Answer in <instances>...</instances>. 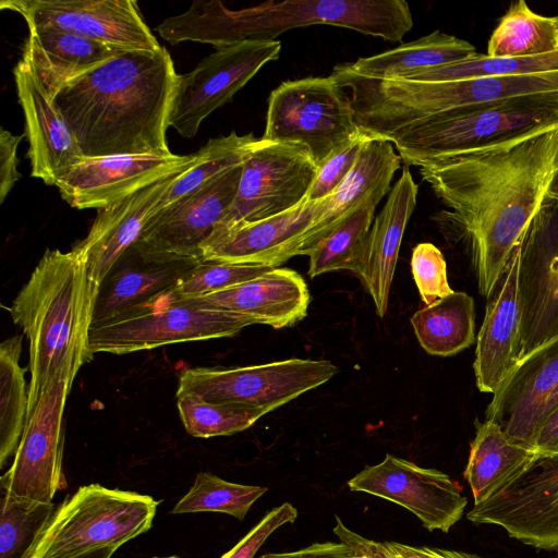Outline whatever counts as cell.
I'll return each mask as SVG.
<instances>
[{"label": "cell", "instance_id": "6da1fadb", "mask_svg": "<svg viewBox=\"0 0 558 558\" xmlns=\"http://www.w3.org/2000/svg\"><path fill=\"white\" fill-rule=\"evenodd\" d=\"M420 173L465 240L488 298L513 252L558 199V123L423 163Z\"/></svg>", "mask_w": 558, "mask_h": 558}, {"label": "cell", "instance_id": "7a4b0ae2", "mask_svg": "<svg viewBox=\"0 0 558 558\" xmlns=\"http://www.w3.org/2000/svg\"><path fill=\"white\" fill-rule=\"evenodd\" d=\"M178 75L165 47L125 51L68 83L53 104L84 157L166 156Z\"/></svg>", "mask_w": 558, "mask_h": 558}, {"label": "cell", "instance_id": "3957f363", "mask_svg": "<svg viewBox=\"0 0 558 558\" xmlns=\"http://www.w3.org/2000/svg\"><path fill=\"white\" fill-rule=\"evenodd\" d=\"M99 287L74 250H47L9 307L29 341L27 416L60 371L76 376L93 360L89 331Z\"/></svg>", "mask_w": 558, "mask_h": 558}, {"label": "cell", "instance_id": "277c9868", "mask_svg": "<svg viewBox=\"0 0 558 558\" xmlns=\"http://www.w3.org/2000/svg\"><path fill=\"white\" fill-rule=\"evenodd\" d=\"M331 25L398 43L413 26L404 0H283L231 10L219 0H196L167 17L156 32L171 45L181 41L218 48L245 41H272L290 29Z\"/></svg>", "mask_w": 558, "mask_h": 558}, {"label": "cell", "instance_id": "5b68a950", "mask_svg": "<svg viewBox=\"0 0 558 558\" xmlns=\"http://www.w3.org/2000/svg\"><path fill=\"white\" fill-rule=\"evenodd\" d=\"M558 94V71L450 82L362 81L359 105L365 129L385 141L428 118L513 98Z\"/></svg>", "mask_w": 558, "mask_h": 558}, {"label": "cell", "instance_id": "8992f818", "mask_svg": "<svg viewBox=\"0 0 558 558\" xmlns=\"http://www.w3.org/2000/svg\"><path fill=\"white\" fill-rule=\"evenodd\" d=\"M558 123V94L513 98L438 114L407 126L391 142L407 167Z\"/></svg>", "mask_w": 558, "mask_h": 558}, {"label": "cell", "instance_id": "52a82bcc", "mask_svg": "<svg viewBox=\"0 0 558 558\" xmlns=\"http://www.w3.org/2000/svg\"><path fill=\"white\" fill-rule=\"evenodd\" d=\"M158 501L147 495L82 486L57 509L34 558H72L82 553L117 546L151 526Z\"/></svg>", "mask_w": 558, "mask_h": 558}, {"label": "cell", "instance_id": "ba28073f", "mask_svg": "<svg viewBox=\"0 0 558 558\" xmlns=\"http://www.w3.org/2000/svg\"><path fill=\"white\" fill-rule=\"evenodd\" d=\"M253 323L194 299L177 298L171 289L110 322L92 326L89 350L126 354L167 344L234 337Z\"/></svg>", "mask_w": 558, "mask_h": 558}, {"label": "cell", "instance_id": "9c48e42d", "mask_svg": "<svg viewBox=\"0 0 558 558\" xmlns=\"http://www.w3.org/2000/svg\"><path fill=\"white\" fill-rule=\"evenodd\" d=\"M361 134L350 96L331 74L286 81L269 95L262 138L303 146L317 167Z\"/></svg>", "mask_w": 558, "mask_h": 558}, {"label": "cell", "instance_id": "30bf717a", "mask_svg": "<svg viewBox=\"0 0 558 558\" xmlns=\"http://www.w3.org/2000/svg\"><path fill=\"white\" fill-rule=\"evenodd\" d=\"M337 366L326 360L289 359L258 365L185 369L177 393L267 413L327 383Z\"/></svg>", "mask_w": 558, "mask_h": 558}, {"label": "cell", "instance_id": "8fae6325", "mask_svg": "<svg viewBox=\"0 0 558 558\" xmlns=\"http://www.w3.org/2000/svg\"><path fill=\"white\" fill-rule=\"evenodd\" d=\"M316 172L303 146L257 138L242 165L235 198L210 238L298 206L307 197Z\"/></svg>", "mask_w": 558, "mask_h": 558}, {"label": "cell", "instance_id": "7c38bea8", "mask_svg": "<svg viewBox=\"0 0 558 558\" xmlns=\"http://www.w3.org/2000/svg\"><path fill=\"white\" fill-rule=\"evenodd\" d=\"M242 165L155 211L132 246L133 250L149 263L203 262L204 243L235 198Z\"/></svg>", "mask_w": 558, "mask_h": 558}, {"label": "cell", "instance_id": "4fadbf2b", "mask_svg": "<svg viewBox=\"0 0 558 558\" xmlns=\"http://www.w3.org/2000/svg\"><path fill=\"white\" fill-rule=\"evenodd\" d=\"M75 376L60 371L27 416L13 463L1 477L2 492L22 499L52 502L64 486L62 473L65 402Z\"/></svg>", "mask_w": 558, "mask_h": 558}, {"label": "cell", "instance_id": "5bb4252c", "mask_svg": "<svg viewBox=\"0 0 558 558\" xmlns=\"http://www.w3.org/2000/svg\"><path fill=\"white\" fill-rule=\"evenodd\" d=\"M280 51L279 40L240 43L218 48L192 71L179 74L169 126L183 137H193L206 117L229 102Z\"/></svg>", "mask_w": 558, "mask_h": 558}, {"label": "cell", "instance_id": "9a60e30c", "mask_svg": "<svg viewBox=\"0 0 558 558\" xmlns=\"http://www.w3.org/2000/svg\"><path fill=\"white\" fill-rule=\"evenodd\" d=\"M476 524L501 526L510 537L558 551V456L541 458L466 513Z\"/></svg>", "mask_w": 558, "mask_h": 558}, {"label": "cell", "instance_id": "2e32d148", "mask_svg": "<svg viewBox=\"0 0 558 558\" xmlns=\"http://www.w3.org/2000/svg\"><path fill=\"white\" fill-rule=\"evenodd\" d=\"M0 7L20 13L29 29L63 31L124 51L162 47L133 0H5Z\"/></svg>", "mask_w": 558, "mask_h": 558}, {"label": "cell", "instance_id": "e0dca14e", "mask_svg": "<svg viewBox=\"0 0 558 558\" xmlns=\"http://www.w3.org/2000/svg\"><path fill=\"white\" fill-rule=\"evenodd\" d=\"M352 492L366 493L405 508L433 532L447 533L463 515L468 499L444 472L386 454L348 482Z\"/></svg>", "mask_w": 558, "mask_h": 558}, {"label": "cell", "instance_id": "ac0fdd59", "mask_svg": "<svg viewBox=\"0 0 558 558\" xmlns=\"http://www.w3.org/2000/svg\"><path fill=\"white\" fill-rule=\"evenodd\" d=\"M195 158L196 153L84 157L56 186L70 206L99 209L189 167Z\"/></svg>", "mask_w": 558, "mask_h": 558}, {"label": "cell", "instance_id": "d6986e66", "mask_svg": "<svg viewBox=\"0 0 558 558\" xmlns=\"http://www.w3.org/2000/svg\"><path fill=\"white\" fill-rule=\"evenodd\" d=\"M558 383V335L536 347L518 362L485 412L499 423L507 437L537 449L545 401Z\"/></svg>", "mask_w": 558, "mask_h": 558}, {"label": "cell", "instance_id": "ffe728a7", "mask_svg": "<svg viewBox=\"0 0 558 558\" xmlns=\"http://www.w3.org/2000/svg\"><path fill=\"white\" fill-rule=\"evenodd\" d=\"M317 202L305 198L298 206L263 219L234 227L208 239L202 247L203 260L263 264L279 267L312 250L310 230Z\"/></svg>", "mask_w": 558, "mask_h": 558}, {"label": "cell", "instance_id": "44dd1931", "mask_svg": "<svg viewBox=\"0 0 558 558\" xmlns=\"http://www.w3.org/2000/svg\"><path fill=\"white\" fill-rule=\"evenodd\" d=\"M521 252L522 247L513 252L487 298L473 363L481 392L494 395L523 355L519 293Z\"/></svg>", "mask_w": 558, "mask_h": 558}, {"label": "cell", "instance_id": "7402d4cb", "mask_svg": "<svg viewBox=\"0 0 558 558\" xmlns=\"http://www.w3.org/2000/svg\"><path fill=\"white\" fill-rule=\"evenodd\" d=\"M13 74L25 117L32 177L56 186L58 180L84 156L73 132L29 64L21 59Z\"/></svg>", "mask_w": 558, "mask_h": 558}, {"label": "cell", "instance_id": "603a6c76", "mask_svg": "<svg viewBox=\"0 0 558 558\" xmlns=\"http://www.w3.org/2000/svg\"><path fill=\"white\" fill-rule=\"evenodd\" d=\"M519 293L524 356L558 335V227L551 217L523 244Z\"/></svg>", "mask_w": 558, "mask_h": 558}, {"label": "cell", "instance_id": "cb8c5ba5", "mask_svg": "<svg viewBox=\"0 0 558 558\" xmlns=\"http://www.w3.org/2000/svg\"><path fill=\"white\" fill-rule=\"evenodd\" d=\"M186 168L98 209L88 234L72 248L84 260L98 284H101L122 255L135 244L167 191Z\"/></svg>", "mask_w": 558, "mask_h": 558}, {"label": "cell", "instance_id": "d4e9b609", "mask_svg": "<svg viewBox=\"0 0 558 558\" xmlns=\"http://www.w3.org/2000/svg\"><path fill=\"white\" fill-rule=\"evenodd\" d=\"M194 300L244 316L253 324L280 329L291 327L306 316L311 295L299 272L275 267L258 277Z\"/></svg>", "mask_w": 558, "mask_h": 558}, {"label": "cell", "instance_id": "484cf974", "mask_svg": "<svg viewBox=\"0 0 558 558\" xmlns=\"http://www.w3.org/2000/svg\"><path fill=\"white\" fill-rule=\"evenodd\" d=\"M418 185L408 167L390 189L380 213L374 218L359 278L384 317L398 255L408 221L416 206Z\"/></svg>", "mask_w": 558, "mask_h": 558}, {"label": "cell", "instance_id": "4316f807", "mask_svg": "<svg viewBox=\"0 0 558 558\" xmlns=\"http://www.w3.org/2000/svg\"><path fill=\"white\" fill-rule=\"evenodd\" d=\"M125 52L72 33L48 27L29 29L22 59L53 100L70 82Z\"/></svg>", "mask_w": 558, "mask_h": 558}, {"label": "cell", "instance_id": "83f0119b", "mask_svg": "<svg viewBox=\"0 0 558 558\" xmlns=\"http://www.w3.org/2000/svg\"><path fill=\"white\" fill-rule=\"evenodd\" d=\"M400 163L401 158L391 142L371 137L341 184L328 197L318 201L310 230L312 248L366 199L386 195Z\"/></svg>", "mask_w": 558, "mask_h": 558}, {"label": "cell", "instance_id": "f1b7e54d", "mask_svg": "<svg viewBox=\"0 0 558 558\" xmlns=\"http://www.w3.org/2000/svg\"><path fill=\"white\" fill-rule=\"evenodd\" d=\"M194 265L145 262L131 246L99 287L92 326L116 319L170 290Z\"/></svg>", "mask_w": 558, "mask_h": 558}, {"label": "cell", "instance_id": "f546056e", "mask_svg": "<svg viewBox=\"0 0 558 558\" xmlns=\"http://www.w3.org/2000/svg\"><path fill=\"white\" fill-rule=\"evenodd\" d=\"M464 478L473 493L474 505L494 496L544 456L511 441L501 425L493 420L475 422Z\"/></svg>", "mask_w": 558, "mask_h": 558}, {"label": "cell", "instance_id": "4dcf8cb0", "mask_svg": "<svg viewBox=\"0 0 558 558\" xmlns=\"http://www.w3.org/2000/svg\"><path fill=\"white\" fill-rule=\"evenodd\" d=\"M475 47L453 35L434 31L397 48L359 58L343 65L354 74L372 80H399L410 74L475 56Z\"/></svg>", "mask_w": 558, "mask_h": 558}, {"label": "cell", "instance_id": "1f68e13d", "mask_svg": "<svg viewBox=\"0 0 558 558\" xmlns=\"http://www.w3.org/2000/svg\"><path fill=\"white\" fill-rule=\"evenodd\" d=\"M411 324L421 347L432 355H454L476 341L474 301L465 292L453 291L424 306Z\"/></svg>", "mask_w": 558, "mask_h": 558}, {"label": "cell", "instance_id": "d6a6232c", "mask_svg": "<svg viewBox=\"0 0 558 558\" xmlns=\"http://www.w3.org/2000/svg\"><path fill=\"white\" fill-rule=\"evenodd\" d=\"M385 195L366 199L342 219L308 253L311 278L335 270L361 271L375 209Z\"/></svg>", "mask_w": 558, "mask_h": 558}, {"label": "cell", "instance_id": "836d02e7", "mask_svg": "<svg viewBox=\"0 0 558 558\" xmlns=\"http://www.w3.org/2000/svg\"><path fill=\"white\" fill-rule=\"evenodd\" d=\"M558 52V16L535 13L525 1L513 2L493 32L487 56L525 58Z\"/></svg>", "mask_w": 558, "mask_h": 558}, {"label": "cell", "instance_id": "e575fe53", "mask_svg": "<svg viewBox=\"0 0 558 558\" xmlns=\"http://www.w3.org/2000/svg\"><path fill=\"white\" fill-rule=\"evenodd\" d=\"M22 336L0 344V466L15 454L27 420L26 369L20 366Z\"/></svg>", "mask_w": 558, "mask_h": 558}, {"label": "cell", "instance_id": "d590c367", "mask_svg": "<svg viewBox=\"0 0 558 558\" xmlns=\"http://www.w3.org/2000/svg\"><path fill=\"white\" fill-rule=\"evenodd\" d=\"M57 509L52 502L16 498L2 492L0 558H34Z\"/></svg>", "mask_w": 558, "mask_h": 558}, {"label": "cell", "instance_id": "8d00e7d4", "mask_svg": "<svg viewBox=\"0 0 558 558\" xmlns=\"http://www.w3.org/2000/svg\"><path fill=\"white\" fill-rule=\"evenodd\" d=\"M256 140L252 133L238 135L235 132L209 140L196 151L193 163L174 180L155 211L192 193L221 173L242 165Z\"/></svg>", "mask_w": 558, "mask_h": 558}, {"label": "cell", "instance_id": "74e56055", "mask_svg": "<svg viewBox=\"0 0 558 558\" xmlns=\"http://www.w3.org/2000/svg\"><path fill=\"white\" fill-rule=\"evenodd\" d=\"M551 71H558V52L525 58H501L476 53L468 59L429 68L399 80L450 82L480 77L526 75Z\"/></svg>", "mask_w": 558, "mask_h": 558}, {"label": "cell", "instance_id": "f35d334b", "mask_svg": "<svg viewBox=\"0 0 558 558\" xmlns=\"http://www.w3.org/2000/svg\"><path fill=\"white\" fill-rule=\"evenodd\" d=\"M267 487L242 485L225 481L211 473L199 472L193 486L171 513L221 512L243 520Z\"/></svg>", "mask_w": 558, "mask_h": 558}, {"label": "cell", "instance_id": "ab89813d", "mask_svg": "<svg viewBox=\"0 0 558 558\" xmlns=\"http://www.w3.org/2000/svg\"><path fill=\"white\" fill-rule=\"evenodd\" d=\"M177 404L186 432L201 438L242 432L267 414L264 410L207 402L189 393H177Z\"/></svg>", "mask_w": 558, "mask_h": 558}, {"label": "cell", "instance_id": "60d3db41", "mask_svg": "<svg viewBox=\"0 0 558 558\" xmlns=\"http://www.w3.org/2000/svg\"><path fill=\"white\" fill-rule=\"evenodd\" d=\"M272 268L263 264L203 260L187 270L171 292L180 299H195L236 286Z\"/></svg>", "mask_w": 558, "mask_h": 558}, {"label": "cell", "instance_id": "b9f144b4", "mask_svg": "<svg viewBox=\"0 0 558 558\" xmlns=\"http://www.w3.org/2000/svg\"><path fill=\"white\" fill-rule=\"evenodd\" d=\"M411 271L425 306L453 292L448 282L444 255L432 243H420L413 248Z\"/></svg>", "mask_w": 558, "mask_h": 558}, {"label": "cell", "instance_id": "7bdbcfd3", "mask_svg": "<svg viewBox=\"0 0 558 558\" xmlns=\"http://www.w3.org/2000/svg\"><path fill=\"white\" fill-rule=\"evenodd\" d=\"M369 138L365 134H361L330 154L317 167L315 179L306 198L311 202H317L332 194L349 174L364 144Z\"/></svg>", "mask_w": 558, "mask_h": 558}, {"label": "cell", "instance_id": "ee69618b", "mask_svg": "<svg viewBox=\"0 0 558 558\" xmlns=\"http://www.w3.org/2000/svg\"><path fill=\"white\" fill-rule=\"evenodd\" d=\"M298 510L289 502L271 509L235 546L220 558H255L257 550L280 526L293 523Z\"/></svg>", "mask_w": 558, "mask_h": 558}, {"label": "cell", "instance_id": "f6af8a7d", "mask_svg": "<svg viewBox=\"0 0 558 558\" xmlns=\"http://www.w3.org/2000/svg\"><path fill=\"white\" fill-rule=\"evenodd\" d=\"M25 134L14 135L10 131H0V203H3L15 183L21 179L17 171V146Z\"/></svg>", "mask_w": 558, "mask_h": 558}, {"label": "cell", "instance_id": "bcb514c9", "mask_svg": "<svg viewBox=\"0 0 558 558\" xmlns=\"http://www.w3.org/2000/svg\"><path fill=\"white\" fill-rule=\"evenodd\" d=\"M335 519L336 525L332 531L338 539L350 548L352 558H393L384 542L366 538L349 529L338 515Z\"/></svg>", "mask_w": 558, "mask_h": 558}, {"label": "cell", "instance_id": "7dc6e473", "mask_svg": "<svg viewBox=\"0 0 558 558\" xmlns=\"http://www.w3.org/2000/svg\"><path fill=\"white\" fill-rule=\"evenodd\" d=\"M258 558H352V553L344 543L339 541L314 543L293 551L268 553Z\"/></svg>", "mask_w": 558, "mask_h": 558}, {"label": "cell", "instance_id": "c3c4849f", "mask_svg": "<svg viewBox=\"0 0 558 558\" xmlns=\"http://www.w3.org/2000/svg\"><path fill=\"white\" fill-rule=\"evenodd\" d=\"M393 558H480L476 555L433 547H417L397 542H384Z\"/></svg>", "mask_w": 558, "mask_h": 558}, {"label": "cell", "instance_id": "681fc988", "mask_svg": "<svg viewBox=\"0 0 558 558\" xmlns=\"http://www.w3.org/2000/svg\"><path fill=\"white\" fill-rule=\"evenodd\" d=\"M536 447L544 458L558 456V407L545 420Z\"/></svg>", "mask_w": 558, "mask_h": 558}, {"label": "cell", "instance_id": "f907efd6", "mask_svg": "<svg viewBox=\"0 0 558 558\" xmlns=\"http://www.w3.org/2000/svg\"><path fill=\"white\" fill-rule=\"evenodd\" d=\"M117 546H105L96 549H92L80 555H76L72 558H111L113 553L118 549Z\"/></svg>", "mask_w": 558, "mask_h": 558}, {"label": "cell", "instance_id": "816d5d0a", "mask_svg": "<svg viewBox=\"0 0 558 558\" xmlns=\"http://www.w3.org/2000/svg\"><path fill=\"white\" fill-rule=\"evenodd\" d=\"M155 558H156V557H155ZM165 558H180V557L171 556V557H165Z\"/></svg>", "mask_w": 558, "mask_h": 558}]
</instances>
